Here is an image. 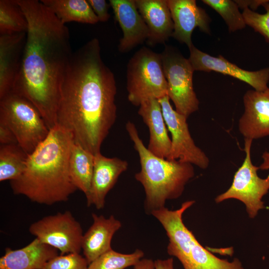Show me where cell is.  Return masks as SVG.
<instances>
[{
	"instance_id": "obj_1",
	"label": "cell",
	"mask_w": 269,
	"mask_h": 269,
	"mask_svg": "<svg viewBox=\"0 0 269 269\" xmlns=\"http://www.w3.org/2000/svg\"><path fill=\"white\" fill-rule=\"evenodd\" d=\"M115 76L104 63L99 39L93 38L72 53L60 89L56 125L93 154L117 117Z\"/></svg>"
},
{
	"instance_id": "obj_2",
	"label": "cell",
	"mask_w": 269,
	"mask_h": 269,
	"mask_svg": "<svg viewBox=\"0 0 269 269\" xmlns=\"http://www.w3.org/2000/svg\"><path fill=\"white\" fill-rule=\"evenodd\" d=\"M16 1L28 29L11 92L32 103L50 130L56 125L61 87L73 53L69 29L41 0Z\"/></svg>"
},
{
	"instance_id": "obj_3",
	"label": "cell",
	"mask_w": 269,
	"mask_h": 269,
	"mask_svg": "<svg viewBox=\"0 0 269 269\" xmlns=\"http://www.w3.org/2000/svg\"><path fill=\"white\" fill-rule=\"evenodd\" d=\"M74 141L72 134L56 125L28 155L25 170L19 177L10 181L15 195L31 201L51 205L65 202L77 188L69 172V158Z\"/></svg>"
},
{
	"instance_id": "obj_4",
	"label": "cell",
	"mask_w": 269,
	"mask_h": 269,
	"mask_svg": "<svg viewBox=\"0 0 269 269\" xmlns=\"http://www.w3.org/2000/svg\"><path fill=\"white\" fill-rule=\"evenodd\" d=\"M126 128L139 158L140 170L134 177L144 188V207L151 214L164 207L167 200L182 194L185 185L194 176V167L190 163L154 155L144 145L133 123L127 122Z\"/></svg>"
},
{
	"instance_id": "obj_5",
	"label": "cell",
	"mask_w": 269,
	"mask_h": 269,
	"mask_svg": "<svg viewBox=\"0 0 269 269\" xmlns=\"http://www.w3.org/2000/svg\"><path fill=\"white\" fill-rule=\"evenodd\" d=\"M0 121L10 129L17 143L28 155L45 139L50 131L34 105L13 92L0 99Z\"/></svg>"
},
{
	"instance_id": "obj_6",
	"label": "cell",
	"mask_w": 269,
	"mask_h": 269,
	"mask_svg": "<svg viewBox=\"0 0 269 269\" xmlns=\"http://www.w3.org/2000/svg\"><path fill=\"white\" fill-rule=\"evenodd\" d=\"M127 69L128 98L133 105L139 106L147 99L167 95L161 54L143 47L131 57Z\"/></svg>"
},
{
	"instance_id": "obj_7",
	"label": "cell",
	"mask_w": 269,
	"mask_h": 269,
	"mask_svg": "<svg viewBox=\"0 0 269 269\" xmlns=\"http://www.w3.org/2000/svg\"><path fill=\"white\" fill-rule=\"evenodd\" d=\"M161 55L167 96L174 103L175 111L188 118L199 109V101L193 85L194 70L189 59L173 46H165Z\"/></svg>"
},
{
	"instance_id": "obj_8",
	"label": "cell",
	"mask_w": 269,
	"mask_h": 269,
	"mask_svg": "<svg viewBox=\"0 0 269 269\" xmlns=\"http://www.w3.org/2000/svg\"><path fill=\"white\" fill-rule=\"evenodd\" d=\"M246 156L242 165L235 172L232 183L225 192L215 199L216 203L230 199L243 202L251 219L255 218L260 210L265 208L263 197L269 190V175L265 178L260 177L257 171L259 166L252 163L251 150L253 140L244 138Z\"/></svg>"
},
{
	"instance_id": "obj_9",
	"label": "cell",
	"mask_w": 269,
	"mask_h": 269,
	"mask_svg": "<svg viewBox=\"0 0 269 269\" xmlns=\"http://www.w3.org/2000/svg\"><path fill=\"white\" fill-rule=\"evenodd\" d=\"M29 233L42 243L64 255L80 254L82 250L83 230L69 211L45 216L33 223Z\"/></svg>"
},
{
	"instance_id": "obj_10",
	"label": "cell",
	"mask_w": 269,
	"mask_h": 269,
	"mask_svg": "<svg viewBox=\"0 0 269 269\" xmlns=\"http://www.w3.org/2000/svg\"><path fill=\"white\" fill-rule=\"evenodd\" d=\"M158 101L160 104L164 119L171 135V148L168 160H179L206 169L209 159L205 153L195 143L189 131L185 116L174 110L168 96Z\"/></svg>"
},
{
	"instance_id": "obj_11",
	"label": "cell",
	"mask_w": 269,
	"mask_h": 269,
	"mask_svg": "<svg viewBox=\"0 0 269 269\" xmlns=\"http://www.w3.org/2000/svg\"><path fill=\"white\" fill-rule=\"evenodd\" d=\"M188 58L194 71H215L244 82L255 90L263 91L269 87V68L251 71L240 68L223 56L214 57L197 49L192 44L189 47Z\"/></svg>"
},
{
	"instance_id": "obj_12",
	"label": "cell",
	"mask_w": 269,
	"mask_h": 269,
	"mask_svg": "<svg viewBox=\"0 0 269 269\" xmlns=\"http://www.w3.org/2000/svg\"><path fill=\"white\" fill-rule=\"evenodd\" d=\"M174 24L172 37L189 47L193 43L191 35L196 27L210 33L211 19L194 0H167Z\"/></svg>"
},
{
	"instance_id": "obj_13",
	"label": "cell",
	"mask_w": 269,
	"mask_h": 269,
	"mask_svg": "<svg viewBox=\"0 0 269 269\" xmlns=\"http://www.w3.org/2000/svg\"><path fill=\"white\" fill-rule=\"evenodd\" d=\"M243 102L245 111L238 123L241 134L252 140L269 136V88L247 91Z\"/></svg>"
},
{
	"instance_id": "obj_14",
	"label": "cell",
	"mask_w": 269,
	"mask_h": 269,
	"mask_svg": "<svg viewBox=\"0 0 269 269\" xmlns=\"http://www.w3.org/2000/svg\"><path fill=\"white\" fill-rule=\"evenodd\" d=\"M109 2L123 33L118 46L120 52H128L147 39L148 28L135 0H110Z\"/></svg>"
},
{
	"instance_id": "obj_15",
	"label": "cell",
	"mask_w": 269,
	"mask_h": 269,
	"mask_svg": "<svg viewBox=\"0 0 269 269\" xmlns=\"http://www.w3.org/2000/svg\"><path fill=\"white\" fill-rule=\"evenodd\" d=\"M128 167V163L126 160L118 157H107L101 152L95 154L90 193L87 199V206L94 205L97 209L103 208L108 193Z\"/></svg>"
},
{
	"instance_id": "obj_16",
	"label": "cell",
	"mask_w": 269,
	"mask_h": 269,
	"mask_svg": "<svg viewBox=\"0 0 269 269\" xmlns=\"http://www.w3.org/2000/svg\"><path fill=\"white\" fill-rule=\"evenodd\" d=\"M26 33L0 35V99L12 91L19 72Z\"/></svg>"
},
{
	"instance_id": "obj_17",
	"label": "cell",
	"mask_w": 269,
	"mask_h": 269,
	"mask_svg": "<svg viewBox=\"0 0 269 269\" xmlns=\"http://www.w3.org/2000/svg\"><path fill=\"white\" fill-rule=\"evenodd\" d=\"M149 30L147 44L164 43L172 37L174 24L167 0H135Z\"/></svg>"
},
{
	"instance_id": "obj_18",
	"label": "cell",
	"mask_w": 269,
	"mask_h": 269,
	"mask_svg": "<svg viewBox=\"0 0 269 269\" xmlns=\"http://www.w3.org/2000/svg\"><path fill=\"white\" fill-rule=\"evenodd\" d=\"M139 107L138 113L147 126L149 132L148 150L157 157L167 159L171 141L158 100L154 98L147 99Z\"/></svg>"
},
{
	"instance_id": "obj_19",
	"label": "cell",
	"mask_w": 269,
	"mask_h": 269,
	"mask_svg": "<svg viewBox=\"0 0 269 269\" xmlns=\"http://www.w3.org/2000/svg\"><path fill=\"white\" fill-rule=\"evenodd\" d=\"M58 251L36 238L20 249L6 248L0 258V269H43L49 261L58 255Z\"/></svg>"
},
{
	"instance_id": "obj_20",
	"label": "cell",
	"mask_w": 269,
	"mask_h": 269,
	"mask_svg": "<svg viewBox=\"0 0 269 269\" xmlns=\"http://www.w3.org/2000/svg\"><path fill=\"white\" fill-rule=\"evenodd\" d=\"M92 216L93 224L83 234L81 246L84 257L89 264L112 249V238L122 227L121 222L113 215L108 218L95 213Z\"/></svg>"
},
{
	"instance_id": "obj_21",
	"label": "cell",
	"mask_w": 269,
	"mask_h": 269,
	"mask_svg": "<svg viewBox=\"0 0 269 269\" xmlns=\"http://www.w3.org/2000/svg\"><path fill=\"white\" fill-rule=\"evenodd\" d=\"M64 24L77 22L94 24L98 18L88 0H41Z\"/></svg>"
},
{
	"instance_id": "obj_22",
	"label": "cell",
	"mask_w": 269,
	"mask_h": 269,
	"mask_svg": "<svg viewBox=\"0 0 269 269\" xmlns=\"http://www.w3.org/2000/svg\"><path fill=\"white\" fill-rule=\"evenodd\" d=\"M94 155L74 142L69 158V172L72 181L87 199L90 195L94 169Z\"/></svg>"
},
{
	"instance_id": "obj_23",
	"label": "cell",
	"mask_w": 269,
	"mask_h": 269,
	"mask_svg": "<svg viewBox=\"0 0 269 269\" xmlns=\"http://www.w3.org/2000/svg\"><path fill=\"white\" fill-rule=\"evenodd\" d=\"M28 156L18 143L0 144V181L19 177L25 170Z\"/></svg>"
},
{
	"instance_id": "obj_24",
	"label": "cell",
	"mask_w": 269,
	"mask_h": 269,
	"mask_svg": "<svg viewBox=\"0 0 269 269\" xmlns=\"http://www.w3.org/2000/svg\"><path fill=\"white\" fill-rule=\"evenodd\" d=\"M26 17L16 0H0V35L26 32Z\"/></svg>"
},
{
	"instance_id": "obj_25",
	"label": "cell",
	"mask_w": 269,
	"mask_h": 269,
	"mask_svg": "<svg viewBox=\"0 0 269 269\" xmlns=\"http://www.w3.org/2000/svg\"><path fill=\"white\" fill-rule=\"evenodd\" d=\"M143 256V252L139 249L131 254H125L112 249L89 264L88 269H125L134 267Z\"/></svg>"
},
{
	"instance_id": "obj_26",
	"label": "cell",
	"mask_w": 269,
	"mask_h": 269,
	"mask_svg": "<svg viewBox=\"0 0 269 269\" xmlns=\"http://www.w3.org/2000/svg\"><path fill=\"white\" fill-rule=\"evenodd\" d=\"M222 17L228 26L230 32H234L244 28L246 25L243 14L239 9L236 2L230 0H203Z\"/></svg>"
},
{
	"instance_id": "obj_27",
	"label": "cell",
	"mask_w": 269,
	"mask_h": 269,
	"mask_svg": "<svg viewBox=\"0 0 269 269\" xmlns=\"http://www.w3.org/2000/svg\"><path fill=\"white\" fill-rule=\"evenodd\" d=\"M261 5L266 10L265 13H259L247 7L242 14L246 25L260 33L269 42V0H263Z\"/></svg>"
},
{
	"instance_id": "obj_28",
	"label": "cell",
	"mask_w": 269,
	"mask_h": 269,
	"mask_svg": "<svg viewBox=\"0 0 269 269\" xmlns=\"http://www.w3.org/2000/svg\"><path fill=\"white\" fill-rule=\"evenodd\" d=\"M89 264L80 254L58 255L49 261L43 269H88Z\"/></svg>"
},
{
	"instance_id": "obj_29",
	"label": "cell",
	"mask_w": 269,
	"mask_h": 269,
	"mask_svg": "<svg viewBox=\"0 0 269 269\" xmlns=\"http://www.w3.org/2000/svg\"><path fill=\"white\" fill-rule=\"evenodd\" d=\"M89 3L97 16L99 21L106 22L110 18L108 12L110 5L105 0H88Z\"/></svg>"
},
{
	"instance_id": "obj_30",
	"label": "cell",
	"mask_w": 269,
	"mask_h": 269,
	"mask_svg": "<svg viewBox=\"0 0 269 269\" xmlns=\"http://www.w3.org/2000/svg\"><path fill=\"white\" fill-rule=\"evenodd\" d=\"M0 144L17 143L16 138L10 129L4 123L0 121Z\"/></svg>"
},
{
	"instance_id": "obj_31",
	"label": "cell",
	"mask_w": 269,
	"mask_h": 269,
	"mask_svg": "<svg viewBox=\"0 0 269 269\" xmlns=\"http://www.w3.org/2000/svg\"><path fill=\"white\" fill-rule=\"evenodd\" d=\"M154 269H174L173 258L155 260L154 261Z\"/></svg>"
},
{
	"instance_id": "obj_32",
	"label": "cell",
	"mask_w": 269,
	"mask_h": 269,
	"mask_svg": "<svg viewBox=\"0 0 269 269\" xmlns=\"http://www.w3.org/2000/svg\"><path fill=\"white\" fill-rule=\"evenodd\" d=\"M134 269H154V261L150 259H142L134 266Z\"/></svg>"
},
{
	"instance_id": "obj_33",
	"label": "cell",
	"mask_w": 269,
	"mask_h": 269,
	"mask_svg": "<svg viewBox=\"0 0 269 269\" xmlns=\"http://www.w3.org/2000/svg\"><path fill=\"white\" fill-rule=\"evenodd\" d=\"M263 162L259 166V169H269V152L265 151L262 155Z\"/></svg>"
}]
</instances>
